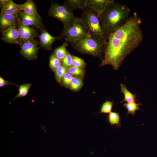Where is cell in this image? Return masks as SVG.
<instances>
[{"label": "cell", "instance_id": "obj_1", "mask_svg": "<svg viewBox=\"0 0 157 157\" xmlns=\"http://www.w3.org/2000/svg\"><path fill=\"white\" fill-rule=\"evenodd\" d=\"M141 23V18L134 13L124 24L108 35L100 67L109 65L115 70L119 69L125 58L143 40Z\"/></svg>", "mask_w": 157, "mask_h": 157}, {"label": "cell", "instance_id": "obj_2", "mask_svg": "<svg viewBox=\"0 0 157 157\" xmlns=\"http://www.w3.org/2000/svg\"><path fill=\"white\" fill-rule=\"evenodd\" d=\"M130 11L126 6L115 1L98 16L102 28L108 37L126 22Z\"/></svg>", "mask_w": 157, "mask_h": 157}, {"label": "cell", "instance_id": "obj_3", "mask_svg": "<svg viewBox=\"0 0 157 157\" xmlns=\"http://www.w3.org/2000/svg\"><path fill=\"white\" fill-rule=\"evenodd\" d=\"M82 10L80 19L90 36L106 46L108 37L102 28L97 14L86 6Z\"/></svg>", "mask_w": 157, "mask_h": 157}, {"label": "cell", "instance_id": "obj_4", "mask_svg": "<svg viewBox=\"0 0 157 157\" xmlns=\"http://www.w3.org/2000/svg\"><path fill=\"white\" fill-rule=\"evenodd\" d=\"M70 43L74 49L81 53L104 57L105 46L90 36Z\"/></svg>", "mask_w": 157, "mask_h": 157}, {"label": "cell", "instance_id": "obj_5", "mask_svg": "<svg viewBox=\"0 0 157 157\" xmlns=\"http://www.w3.org/2000/svg\"><path fill=\"white\" fill-rule=\"evenodd\" d=\"M69 43L76 41L90 36L80 18L76 17L70 25L64 28L60 35Z\"/></svg>", "mask_w": 157, "mask_h": 157}, {"label": "cell", "instance_id": "obj_6", "mask_svg": "<svg viewBox=\"0 0 157 157\" xmlns=\"http://www.w3.org/2000/svg\"><path fill=\"white\" fill-rule=\"evenodd\" d=\"M49 16L60 21L63 24L64 28L71 25L76 19L73 13L64 5H60L57 3H51L49 11Z\"/></svg>", "mask_w": 157, "mask_h": 157}, {"label": "cell", "instance_id": "obj_7", "mask_svg": "<svg viewBox=\"0 0 157 157\" xmlns=\"http://www.w3.org/2000/svg\"><path fill=\"white\" fill-rule=\"evenodd\" d=\"M22 55L28 60H34L37 57L39 48L35 40L26 41L19 44Z\"/></svg>", "mask_w": 157, "mask_h": 157}, {"label": "cell", "instance_id": "obj_8", "mask_svg": "<svg viewBox=\"0 0 157 157\" xmlns=\"http://www.w3.org/2000/svg\"><path fill=\"white\" fill-rule=\"evenodd\" d=\"M17 23L19 44L26 41L35 40L34 39L36 36V31L34 28L24 25L18 19Z\"/></svg>", "mask_w": 157, "mask_h": 157}, {"label": "cell", "instance_id": "obj_9", "mask_svg": "<svg viewBox=\"0 0 157 157\" xmlns=\"http://www.w3.org/2000/svg\"><path fill=\"white\" fill-rule=\"evenodd\" d=\"M115 1L113 0H85L86 6L96 13L98 16Z\"/></svg>", "mask_w": 157, "mask_h": 157}, {"label": "cell", "instance_id": "obj_10", "mask_svg": "<svg viewBox=\"0 0 157 157\" xmlns=\"http://www.w3.org/2000/svg\"><path fill=\"white\" fill-rule=\"evenodd\" d=\"M17 18L26 26H31L39 28H41L43 26L40 17L29 15L21 11Z\"/></svg>", "mask_w": 157, "mask_h": 157}, {"label": "cell", "instance_id": "obj_11", "mask_svg": "<svg viewBox=\"0 0 157 157\" xmlns=\"http://www.w3.org/2000/svg\"><path fill=\"white\" fill-rule=\"evenodd\" d=\"M0 6L1 13L12 15L17 17L22 11L18 4L11 0H1Z\"/></svg>", "mask_w": 157, "mask_h": 157}, {"label": "cell", "instance_id": "obj_12", "mask_svg": "<svg viewBox=\"0 0 157 157\" xmlns=\"http://www.w3.org/2000/svg\"><path fill=\"white\" fill-rule=\"evenodd\" d=\"M39 38L41 46L46 50H49L51 49L53 42L62 37L60 36L58 37H53L45 30L42 29Z\"/></svg>", "mask_w": 157, "mask_h": 157}, {"label": "cell", "instance_id": "obj_13", "mask_svg": "<svg viewBox=\"0 0 157 157\" xmlns=\"http://www.w3.org/2000/svg\"><path fill=\"white\" fill-rule=\"evenodd\" d=\"M19 33L16 26L12 27L2 32L1 39L6 42L19 44Z\"/></svg>", "mask_w": 157, "mask_h": 157}, {"label": "cell", "instance_id": "obj_14", "mask_svg": "<svg viewBox=\"0 0 157 157\" xmlns=\"http://www.w3.org/2000/svg\"><path fill=\"white\" fill-rule=\"evenodd\" d=\"M17 17L14 15L1 13L0 26L2 32L10 28L16 26Z\"/></svg>", "mask_w": 157, "mask_h": 157}, {"label": "cell", "instance_id": "obj_15", "mask_svg": "<svg viewBox=\"0 0 157 157\" xmlns=\"http://www.w3.org/2000/svg\"><path fill=\"white\" fill-rule=\"evenodd\" d=\"M21 10L26 14L33 16L40 17L38 13L35 6L31 0H28L24 3L18 4Z\"/></svg>", "mask_w": 157, "mask_h": 157}, {"label": "cell", "instance_id": "obj_16", "mask_svg": "<svg viewBox=\"0 0 157 157\" xmlns=\"http://www.w3.org/2000/svg\"><path fill=\"white\" fill-rule=\"evenodd\" d=\"M63 4L72 12L77 9L82 10L86 6L85 0H65Z\"/></svg>", "mask_w": 157, "mask_h": 157}, {"label": "cell", "instance_id": "obj_17", "mask_svg": "<svg viewBox=\"0 0 157 157\" xmlns=\"http://www.w3.org/2000/svg\"><path fill=\"white\" fill-rule=\"evenodd\" d=\"M121 92L124 94V98L120 103L126 102L127 103L135 102L137 101L136 98V95L132 94L127 88L126 85L123 83L120 84Z\"/></svg>", "mask_w": 157, "mask_h": 157}, {"label": "cell", "instance_id": "obj_18", "mask_svg": "<svg viewBox=\"0 0 157 157\" xmlns=\"http://www.w3.org/2000/svg\"><path fill=\"white\" fill-rule=\"evenodd\" d=\"M67 41L64 42L63 44L55 49L53 51V55L60 60L61 61L65 56L67 51L66 47L67 45Z\"/></svg>", "mask_w": 157, "mask_h": 157}, {"label": "cell", "instance_id": "obj_19", "mask_svg": "<svg viewBox=\"0 0 157 157\" xmlns=\"http://www.w3.org/2000/svg\"><path fill=\"white\" fill-rule=\"evenodd\" d=\"M141 105L140 103H136L135 102H130L125 103L123 106L126 108L127 110L126 115L131 114L132 115H135V111L138 110H140L139 107L140 105Z\"/></svg>", "mask_w": 157, "mask_h": 157}, {"label": "cell", "instance_id": "obj_20", "mask_svg": "<svg viewBox=\"0 0 157 157\" xmlns=\"http://www.w3.org/2000/svg\"><path fill=\"white\" fill-rule=\"evenodd\" d=\"M108 119L111 125L115 124L117 128L121 126V124L119 122V116L118 113L111 112L108 116Z\"/></svg>", "mask_w": 157, "mask_h": 157}, {"label": "cell", "instance_id": "obj_21", "mask_svg": "<svg viewBox=\"0 0 157 157\" xmlns=\"http://www.w3.org/2000/svg\"><path fill=\"white\" fill-rule=\"evenodd\" d=\"M67 69L63 64L58 67L55 71V76L57 81L61 83L62 78L67 72Z\"/></svg>", "mask_w": 157, "mask_h": 157}, {"label": "cell", "instance_id": "obj_22", "mask_svg": "<svg viewBox=\"0 0 157 157\" xmlns=\"http://www.w3.org/2000/svg\"><path fill=\"white\" fill-rule=\"evenodd\" d=\"M83 82L80 78L76 77H72L69 85L70 88L74 90H79L83 85Z\"/></svg>", "mask_w": 157, "mask_h": 157}, {"label": "cell", "instance_id": "obj_23", "mask_svg": "<svg viewBox=\"0 0 157 157\" xmlns=\"http://www.w3.org/2000/svg\"><path fill=\"white\" fill-rule=\"evenodd\" d=\"M31 85V84L30 83H28L20 86L19 89V93L13 100L17 98L25 96L27 94Z\"/></svg>", "mask_w": 157, "mask_h": 157}, {"label": "cell", "instance_id": "obj_24", "mask_svg": "<svg viewBox=\"0 0 157 157\" xmlns=\"http://www.w3.org/2000/svg\"><path fill=\"white\" fill-rule=\"evenodd\" d=\"M72 66L83 69L85 67L86 64L84 60L81 58L72 55Z\"/></svg>", "mask_w": 157, "mask_h": 157}, {"label": "cell", "instance_id": "obj_25", "mask_svg": "<svg viewBox=\"0 0 157 157\" xmlns=\"http://www.w3.org/2000/svg\"><path fill=\"white\" fill-rule=\"evenodd\" d=\"M60 60L54 56L53 54L51 55L50 58L49 65L51 69L53 71L61 65Z\"/></svg>", "mask_w": 157, "mask_h": 157}, {"label": "cell", "instance_id": "obj_26", "mask_svg": "<svg viewBox=\"0 0 157 157\" xmlns=\"http://www.w3.org/2000/svg\"><path fill=\"white\" fill-rule=\"evenodd\" d=\"M113 104V102L112 101H106L103 104L100 110V113H110L111 112Z\"/></svg>", "mask_w": 157, "mask_h": 157}, {"label": "cell", "instance_id": "obj_27", "mask_svg": "<svg viewBox=\"0 0 157 157\" xmlns=\"http://www.w3.org/2000/svg\"><path fill=\"white\" fill-rule=\"evenodd\" d=\"M68 72L72 74H73L79 77L84 76V71L83 69L72 66L68 69Z\"/></svg>", "mask_w": 157, "mask_h": 157}, {"label": "cell", "instance_id": "obj_28", "mask_svg": "<svg viewBox=\"0 0 157 157\" xmlns=\"http://www.w3.org/2000/svg\"><path fill=\"white\" fill-rule=\"evenodd\" d=\"M63 65L67 69L72 66V57L68 51L65 56L61 60Z\"/></svg>", "mask_w": 157, "mask_h": 157}, {"label": "cell", "instance_id": "obj_29", "mask_svg": "<svg viewBox=\"0 0 157 157\" xmlns=\"http://www.w3.org/2000/svg\"><path fill=\"white\" fill-rule=\"evenodd\" d=\"M72 77V75L69 72H67L61 79L63 85L66 87H68L69 86Z\"/></svg>", "mask_w": 157, "mask_h": 157}, {"label": "cell", "instance_id": "obj_30", "mask_svg": "<svg viewBox=\"0 0 157 157\" xmlns=\"http://www.w3.org/2000/svg\"><path fill=\"white\" fill-rule=\"evenodd\" d=\"M14 84L11 83L5 80L1 77H0V86L2 87L8 84Z\"/></svg>", "mask_w": 157, "mask_h": 157}]
</instances>
